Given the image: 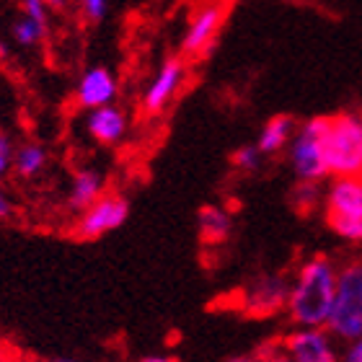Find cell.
Masks as SVG:
<instances>
[{"mask_svg": "<svg viewBox=\"0 0 362 362\" xmlns=\"http://www.w3.org/2000/svg\"><path fill=\"white\" fill-rule=\"evenodd\" d=\"M339 267L329 257L305 259L290 279L285 310L295 326H326Z\"/></svg>", "mask_w": 362, "mask_h": 362, "instance_id": "6da1fadb", "label": "cell"}, {"mask_svg": "<svg viewBox=\"0 0 362 362\" xmlns=\"http://www.w3.org/2000/svg\"><path fill=\"white\" fill-rule=\"evenodd\" d=\"M324 156L329 176H362V112L326 117Z\"/></svg>", "mask_w": 362, "mask_h": 362, "instance_id": "7a4b0ae2", "label": "cell"}, {"mask_svg": "<svg viewBox=\"0 0 362 362\" xmlns=\"http://www.w3.org/2000/svg\"><path fill=\"white\" fill-rule=\"evenodd\" d=\"M326 329L344 344L362 337V259L339 267Z\"/></svg>", "mask_w": 362, "mask_h": 362, "instance_id": "3957f363", "label": "cell"}, {"mask_svg": "<svg viewBox=\"0 0 362 362\" xmlns=\"http://www.w3.org/2000/svg\"><path fill=\"white\" fill-rule=\"evenodd\" d=\"M326 223L349 243L362 241V176H334L324 194Z\"/></svg>", "mask_w": 362, "mask_h": 362, "instance_id": "277c9868", "label": "cell"}, {"mask_svg": "<svg viewBox=\"0 0 362 362\" xmlns=\"http://www.w3.org/2000/svg\"><path fill=\"white\" fill-rule=\"evenodd\" d=\"M324 129L326 117H310L298 124L287 143V160L298 181H321L329 176L324 156Z\"/></svg>", "mask_w": 362, "mask_h": 362, "instance_id": "5b68a950", "label": "cell"}, {"mask_svg": "<svg viewBox=\"0 0 362 362\" xmlns=\"http://www.w3.org/2000/svg\"><path fill=\"white\" fill-rule=\"evenodd\" d=\"M129 218V202L122 194H101L96 202H90L86 210L78 212L73 233L81 241H96L101 235L122 228Z\"/></svg>", "mask_w": 362, "mask_h": 362, "instance_id": "8992f818", "label": "cell"}, {"mask_svg": "<svg viewBox=\"0 0 362 362\" xmlns=\"http://www.w3.org/2000/svg\"><path fill=\"white\" fill-rule=\"evenodd\" d=\"M282 349L295 362H339V344L326 326H295L282 339Z\"/></svg>", "mask_w": 362, "mask_h": 362, "instance_id": "52a82bcc", "label": "cell"}, {"mask_svg": "<svg viewBox=\"0 0 362 362\" xmlns=\"http://www.w3.org/2000/svg\"><path fill=\"white\" fill-rule=\"evenodd\" d=\"M226 23V3L212 0L197 8L192 21L187 26V34L181 39V54L184 57H204L215 47L220 29Z\"/></svg>", "mask_w": 362, "mask_h": 362, "instance_id": "ba28073f", "label": "cell"}, {"mask_svg": "<svg viewBox=\"0 0 362 362\" xmlns=\"http://www.w3.org/2000/svg\"><path fill=\"white\" fill-rule=\"evenodd\" d=\"M290 277L285 274H262L251 285H246L241 295V308L254 318H269L285 310Z\"/></svg>", "mask_w": 362, "mask_h": 362, "instance_id": "9c48e42d", "label": "cell"}, {"mask_svg": "<svg viewBox=\"0 0 362 362\" xmlns=\"http://www.w3.org/2000/svg\"><path fill=\"white\" fill-rule=\"evenodd\" d=\"M184 78H187V65H184L181 57H168V60L160 62L158 73L153 76V81L148 83V88L143 93V112L145 114L163 112L181 90Z\"/></svg>", "mask_w": 362, "mask_h": 362, "instance_id": "30bf717a", "label": "cell"}, {"mask_svg": "<svg viewBox=\"0 0 362 362\" xmlns=\"http://www.w3.org/2000/svg\"><path fill=\"white\" fill-rule=\"evenodd\" d=\"M119 96V81L106 65H90L76 83V104L81 109H98V106L114 104Z\"/></svg>", "mask_w": 362, "mask_h": 362, "instance_id": "8fae6325", "label": "cell"}, {"mask_svg": "<svg viewBox=\"0 0 362 362\" xmlns=\"http://www.w3.org/2000/svg\"><path fill=\"white\" fill-rule=\"evenodd\" d=\"M127 129H129L127 114L117 104L88 109V114H86V132L98 145H109V148L119 145L127 137Z\"/></svg>", "mask_w": 362, "mask_h": 362, "instance_id": "7c38bea8", "label": "cell"}, {"mask_svg": "<svg viewBox=\"0 0 362 362\" xmlns=\"http://www.w3.org/2000/svg\"><path fill=\"white\" fill-rule=\"evenodd\" d=\"M106 192V179L96 168H81L73 174L68 189V207L73 212L86 210L90 202H96L98 197Z\"/></svg>", "mask_w": 362, "mask_h": 362, "instance_id": "4fadbf2b", "label": "cell"}, {"mask_svg": "<svg viewBox=\"0 0 362 362\" xmlns=\"http://www.w3.org/2000/svg\"><path fill=\"white\" fill-rule=\"evenodd\" d=\"M197 223H199V238H202L207 246H220V243L228 241V235L233 230V218L226 207H218V204H204L199 215H197Z\"/></svg>", "mask_w": 362, "mask_h": 362, "instance_id": "5bb4252c", "label": "cell"}, {"mask_svg": "<svg viewBox=\"0 0 362 362\" xmlns=\"http://www.w3.org/2000/svg\"><path fill=\"white\" fill-rule=\"evenodd\" d=\"M295 119L293 117H287V114H277V117H272L269 122H264V127L259 132V151L264 153V156H277L279 151H285L287 143H290V137L295 132Z\"/></svg>", "mask_w": 362, "mask_h": 362, "instance_id": "9a60e30c", "label": "cell"}, {"mask_svg": "<svg viewBox=\"0 0 362 362\" xmlns=\"http://www.w3.org/2000/svg\"><path fill=\"white\" fill-rule=\"evenodd\" d=\"M47 163H49V153H47L45 145L23 143L13 151V171L21 179H37V176H42Z\"/></svg>", "mask_w": 362, "mask_h": 362, "instance_id": "2e32d148", "label": "cell"}, {"mask_svg": "<svg viewBox=\"0 0 362 362\" xmlns=\"http://www.w3.org/2000/svg\"><path fill=\"white\" fill-rule=\"evenodd\" d=\"M47 34H49V31L42 29L39 23H34L23 13H18V18H16L13 26H11V37H13V42L21 47V49H34V47H39L47 39Z\"/></svg>", "mask_w": 362, "mask_h": 362, "instance_id": "e0dca14e", "label": "cell"}, {"mask_svg": "<svg viewBox=\"0 0 362 362\" xmlns=\"http://www.w3.org/2000/svg\"><path fill=\"white\" fill-rule=\"evenodd\" d=\"M324 199L321 189H318V181H298V187L293 192V202L300 212H310L318 202Z\"/></svg>", "mask_w": 362, "mask_h": 362, "instance_id": "ac0fdd59", "label": "cell"}, {"mask_svg": "<svg viewBox=\"0 0 362 362\" xmlns=\"http://www.w3.org/2000/svg\"><path fill=\"white\" fill-rule=\"evenodd\" d=\"M264 163V153L259 151V145H243L233 153V166L243 174H257L259 168Z\"/></svg>", "mask_w": 362, "mask_h": 362, "instance_id": "d6986e66", "label": "cell"}, {"mask_svg": "<svg viewBox=\"0 0 362 362\" xmlns=\"http://www.w3.org/2000/svg\"><path fill=\"white\" fill-rule=\"evenodd\" d=\"M18 6H21V13L26 18H31L42 29L49 31V13H52V8H49L47 0H18Z\"/></svg>", "mask_w": 362, "mask_h": 362, "instance_id": "ffe728a7", "label": "cell"}, {"mask_svg": "<svg viewBox=\"0 0 362 362\" xmlns=\"http://www.w3.org/2000/svg\"><path fill=\"white\" fill-rule=\"evenodd\" d=\"M76 3L83 21L88 23H101L109 13V0H76Z\"/></svg>", "mask_w": 362, "mask_h": 362, "instance_id": "44dd1931", "label": "cell"}, {"mask_svg": "<svg viewBox=\"0 0 362 362\" xmlns=\"http://www.w3.org/2000/svg\"><path fill=\"white\" fill-rule=\"evenodd\" d=\"M13 143L6 135H0V181L13 171Z\"/></svg>", "mask_w": 362, "mask_h": 362, "instance_id": "7402d4cb", "label": "cell"}, {"mask_svg": "<svg viewBox=\"0 0 362 362\" xmlns=\"http://www.w3.org/2000/svg\"><path fill=\"white\" fill-rule=\"evenodd\" d=\"M13 199H11V194H8V189L3 187V181H0V220H8L13 218Z\"/></svg>", "mask_w": 362, "mask_h": 362, "instance_id": "603a6c76", "label": "cell"}, {"mask_svg": "<svg viewBox=\"0 0 362 362\" xmlns=\"http://www.w3.org/2000/svg\"><path fill=\"white\" fill-rule=\"evenodd\" d=\"M339 362H362V337H357L355 341H347V349H344Z\"/></svg>", "mask_w": 362, "mask_h": 362, "instance_id": "cb8c5ba5", "label": "cell"}, {"mask_svg": "<svg viewBox=\"0 0 362 362\" xmlns=\"http://www.w3.org/2000/svg\"><path fill=\"white\" fill-rule=\"evenodd\" d=\"M264 362H295V360L287 355L285 349H282V344H279V347L264 349Z\"/></svg>", "mask_w": 362, "mask_h": 362, "instance_id": "d4e9b609", "label": "cell"}, {"mask_svg": "<svg viewBox=\"0 0 362 362\" xmlns=\"http://www.w3.org/2000/svg\"><path fill=\"white\" fill-rule=\"evenodd\" d=\"M228 362H264V352H257V355H238V357H230Z\"/></svg>", "mask_w": 362, "mask_h": 362, "instance_id": "484cf974", "label": "cell"}, {"mask_svg": "<svg viewBox=\"0 0 362 362\" xmlns=\"http://www.w3.org/2000/svg\"><path fill=\"white\" fill-rule=\"evenodd\" d=\"M140 362H179V360H176V357H168V355H148Z\"/></svg>", "mask_w": 362, "mask_h": 362, "instance_id": "4316f807", "label": "cell"}, {"mask_svg": "<svg viewBox=\"0 0 362 362\" xmlns=\"http://www.w3.org/2000/svg\"><path fill=\"white\" fill-rule=\"evenodd\" d=\"M47 3H49V8H52V11H62V8L68 6V0H47Z\"/></svg>", "mask_w": 362, "mask_h": 362, "instance_id": "83f0119b", "label": "cell"}, {"mask_svg": "<svg viewBox=\"0 0 362 362\" xmlns=\"http://www.w3.org/2000/svg\"><path fill=\"white\" fill-rule=\"evenodd\" d=\"M49 362H76V360H49Z\"/></svg>", "mask_w": 362, "mask_h": 362, "instance_id": "f1b7e54d", "label": "cell"}, {"mask_svg": "<svg viewBox=\"0 0 362 362\" xmlns=\"http://www.w3.org/2000/svg\"><path fill=\"white\" fill-rule=\"evenodd\" d=\"M0 362H6V360H3V355H0Z\"/></svg>", "mask_w": 362, "mask_h": 362, "instance_id": "f546056e", "label": "cell"}, {"mask_svg": "<svg viewBox=\"0 0 362 362\" xmlns=\"http://www.w3.org/2000/svg\"><path fill=\"white\" fill-rule=\"evenodd\" d=\"M0 355H3V352H0Z\"/></svg>", "mask_w": 362, "mask_h": 362, "instance_id": "4dcf8cb0", "label": "cell"}]
</instances>
